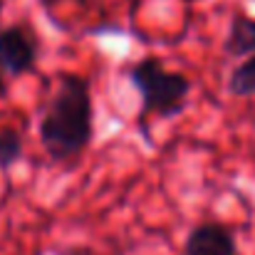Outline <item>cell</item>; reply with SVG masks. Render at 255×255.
Returning a JSON list of instances; mask_svg holds the SVG:
<instances>
[{
    "label": "cell",
    "instance_id": "obj_1",
    "mask_svg": "<svg viewBox=\"0 0 255 255\" xmlns=\"http://www.w3.org/2000/svg\"><path fill=\"white\" fill-rule=\"evenodd\" d=\"M92 94L80 75H65L40 122V141L52 161L77 159L92 141Z\"/></svg>",
    "mask_w": 255,
    "mask_h": 255
},
{
    "label": "cell",
    "instance_id": "obj_2",
    "mask_svg": "<svg viewBox=\"0 0 255 255\" xmlns=\"http://www.w3.org/2000/svg\"><path fill=\"white\" fill-rule=\"evenodd\" d=\"M129 82L141 94V109L146 114L176 117L188 99L191 82L181 72H171L159 57H144L129 67Z\"/></svg>",
    "mask_w": 255,
    "mask_h": 255
},
{
    "label": "cell",
    "instance_id": "obj_3",
    "mask_svg": "<svg viewBox=\"0 0 255 255\" xmlns=\"http://www.w3.org/2000/svg\"><path fill=\"white\" fill-rule=\"evenodd\" d=\"M37 62V40L22 25H7L0 30V70L10 77L30 72Z\"/></svg>",
    "mask_w": 255,
    "mask_h": 255
},
{
    "label": "cell",
    "instance_id": "obj_4",
    "mask_svg": "<svg viewBox=\"0 0 255 255\" xmlns=\"http://www.w3.org/2000/svg\"><path fill=\"white\" fill-rule=\"evenodd\" d=\"M186 255H241L236 236L221 223H201L196 226L183 243Z\"/></svg>",
    "mask_w": 255,
    "mask_h": 255
},
{
    "label": "cell",
    "instance_id": "obj_5",
    "mask_svg": "<svg viewBox=\"0 0 255 255\" xmlns=\"http://www.w3.org/2000/svg\"><path fill=\"white\" fill-rule=\"evenodd\" d=\"M223 52L228 57H248L255 52V17L236 12L223 40Z\"/></svg>",
    "mask_w": 255,
    "mask_h": 255
},
{
    "label": "cell",
    "instance_id": "obj_6",
    "mask_svg": "<svg viewBox=\"0 0 255 255\" xmlns=\"http://www.w3.org/2000/svg\"><path fill=\"white\" fill-rule=\"evenodd\" d=\"M228 89L236 97H255V52L246 57V62H241L231 80H228Z\"/></svg>",
    "mask_w": 255,
    "mask_h": 255
},
{
    "label": "cell",
    "instance_id": "obj_7",
    "mask_svg": "<svg viewBox=\"0 0 255 255\" xmlns=\"http://www.w3.org/2000/svg\"><path fill=\"white\" fill-rule=\"evenodd\" d=\"M22 156V136L15 129H0V171H7Z\"/></svg>",
    "mask_w": 255,
    "mask_h": 255
},
{
    "label": "cell",
    "instance_id": "obj_8",
    "mask_svg": "<svg viewBox=\"0 0 255 255\" xmlns=\"http://www.w3.org/2000/svg\"><path fill=\"white\" fill-rule=\"evenodd\" d=\"M5 92H7V85H5V75H2V70H0V99L5 97Z\"/></svg>",
    "mask_w": 255,
    "mask_h": 255
},
{
    "label": "cell",
    "instance_id": "obj_9",
    "mask_svg": "<svg viewBox=\"0 0 255 255\" xmlns=\"http://www.w3.org/2000/svg\"><path fill=\"white\" fill-rule=\"evenodd\" d=\"M77 5H82V7H89V5H94V2H99V0H75Z\"/></svg>",
    "mask_w": 255,
    "mask_h": 255
}]
</instances>
